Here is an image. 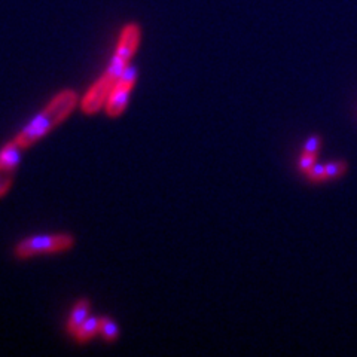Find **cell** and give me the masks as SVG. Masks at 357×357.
Here are the masks:
<instances>
[{"label": "cell", "instance_id": "cell-1", "mask_svg": "<svg viewBox=\"0 0 357 357\" xmlns=\"http://www.w3.org/2000/svg\"><path fill=\"white\" fill-rule=\"evenodd\" d=\"M140 27L137 24H128L122 28V33L119 37V42L116 51L109 67L106 69L105 75L101 76L97 82L89 88L87 96L82 100V110L85 114H96L101 107L106 105V101L115 88L118 80L124 73L125 67L128 66V61L139 48L140 44Z\"/></svg>", "mask_w": 357, "mask_h": 357}, {"label": "cell", "instance_id": "cell-2", "mask_svg": "<svg viewBox=\"0 0 357 357\" xmlns=\"http://www.w3.org/2000/svg\"><path fill=\"white\" fill-rule=\"evenodd\" d=\"M76 103L78 96L75 91H61L27 127H24V130L17 136L15 141L23 149L35 145L46 132L57 127L60 122H63L70 115V112L75 109Z\"/></svg>", "mask_w": 357, "mask_h": 357}, {"label": "cell", "instance_id": "cell-3", "mask_svg": "<svg viewBox=\"0 0 357 357\" xmlns=\"http://www.w3.org/2000/svg\"><path fill=\"white\" fill-rule=\"evenodd\" d=\"M73 237L67 234H57V236H37L21 241L17 246V254L19 258H30L40 253L64 252L73 246Z\"/></svg>", "mask_w": 357, "mask_h": 357}, {"label": "cell", "instance_id": "cell-4", "mask_svg": "<svg viewBox=\"0 0 357 357\" xmlns=\"http://www.w3.org/2000/svg\"><path fill=\"white\" fill-rule=\"evenodd\" d=\"M137 76L132 73V71H124L121 79L118 80V84L115 88L112 89V93L106 101V112L110 118L119 116L122 112H124L127 103H128V96L130 91L132 89L136 84Z\"/></svg>", "mask_w": 357, "mask_h": 357}, {"label": "cell", "instance_id": "cell-5", "mask_svg": "<svg viewBox=\"0 0 357 357\" xmlns=\"http://www.w3.org/2000/svg\"><path fill=\"white\" fill-rule=\"evenodd\" d=\"M23 148L14 140L0 150V170L2 171H14L21 159Z\"/></svg>", "mask_w": 357, "mask_h": 357}, {"label": "cell", "instance_id": "cell-6", "mask_svg": "<svg viewBox=\"0 0 357 357\" xmlns=\"http://www.w3.org/2000/svg\"><path fill=\"white\" fill-rule=\"evenodd\" d=\"M88 317H89V302L87 299L79 301L75 305V308H73V311H71L70 317H69L67 331L70 333H75L79 329V326L82 324Z\"/></svg>", "mask_w": 357, "mask_h": 357}, {"label": "cell", "instance_id": "cell-7", "mask_svg": "<svg viewBox=\"0 0 357 357\" xmlns=\"http://www.w3.org/2000/svg\"><path fill=\"white\" fill-rule=\"evenodd\" d=\"M100 322H101V317H88L75 332L76 340L79 342H85L93 338L97 332H100Z\"/></svg>", "mask_w": 357, "mask_h": 357}, {"label": "cell", "instance_id": "cell-8", "mask_svg": "<svg viewBox=\"0 0 357 357\" xmlns=\"http://www.w3.org/2000/svg\"><path fill=\"white\" fill-rule=\"evenodd\" d=\"M100 333L103 335V338L107 340V341H115L118 338L119 335V329L116 323L112 320V319H107V317H101V322H100Z\"/></svg>", "mask_w": 357, "mask_h": 357}, {"label": "cell", "instance_id": "cell-9", "mask_svg": "<svg viewBox=\"0 0 357 357\" xmlns=\"http://www.w3.org/2000/svg\"><path fill=\"white\" fill-rule=\"evenodd\" d=\"M326 166V177L328 179H336L342 176L345 170H347V164L344 161H332V162H328Z\"/></svg>", "mask_w": 357, "mask_h": 357}, {"label": "cell", "instance_id": "cell-10", "mask_svg": "<svg viewBox=\"0 0 357 357\" xmlns=\"http://www.w3.org/2000/svg\"><path fill=\"white\" fill-rule=\"evenodd\" d=\"M305 175H307V179L311 182H323L328 179L326 177V166L317 164V162H315V164L305 173Z\"/></svg>", "mask_w": 357, "mask_h": 357}, {"label": "cell", "instance_id": "cell-11", "mask_svg": "<svg viewBox=\"0 0 357 357\" xmlns=\"http://www.w3.org/2000/svg\"><path fill=\"white\" fill-rule=\"evenodd\" d=\"M322 146V137L317 134H313L310 136L307 140H305V145H304V152H308V154H319Z\"/></svg>", "mask_w": 357, "mask_h": 357}, {"label": "cell", "instance_id": "cell-12", "mask_svg": "<svg viewBox=\"0 0 357 357\" xmlns=\"http://www.w3.org/2000/svg\"><path fill=\"white\" fill-rule=\"evenodd\" d=\"M315 159H317V155H315V154L302 152V155L299 157V161H298V168L302 173H307L315 164Z\"/></svg>", "mask_w": 357, "mask_h": 357}, {"label": "cell", "instance_id": "cell-13", "mask_svg": "<svg viewBox=\"0 0 357 357\" xmlns=\"http://www.w3.org/2000/svg\"><path fill=\"white\" fill-rule=\"evenodd\" d=\"M12 185V171L0 170V197L5 195Z\"/></svg>", "mask_w": 357, "mask_h": 357}]
</instances>
